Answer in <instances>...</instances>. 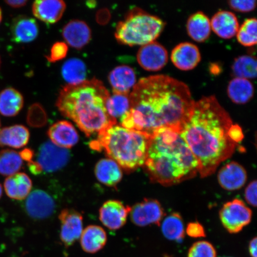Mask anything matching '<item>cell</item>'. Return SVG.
<instances>
[{"label":"cell","instance_id":"1","mask_svg":"<svg viewBox=\"0 0 257 257\" xmlns=\"http://www.w3.org/2000/svg\"><path fill=\"white\" fill-rule=\"evenodd\" d=\"M128 96L130 109L120 126L150 136L162 127L181 130L195 102L185 83L163 75L141 79Z\"/></svg>","mask_w":257,"mask_h":257},{"label":"cell","instance_id":"2","mask_svg":"<svg viewBox=\"0 0 257 257\" xmlns=\"http://www.w3.org/2000/svg\"><path fill=\"white\" fill-rule=\"evenodd\" d=\"M233 124L214 96H203L195 101L180 134L197 159L202 178L216 172L238 146L231 133Z\"/></svg>","mask_w":257,"mask_h":257},{"label":"cell","instance_id":"3","mask_svg":"<svg viewBox=\"0 0 257 257\" xmlns=\"http://www.w3.org/2000/svg\"><path fill=\"white\" fill-rule=\"evenodd\" d=\"M176 127L159 128L151 135L144 166L151 181L163 186L194 178L198 163Z\"/></svg>","mask_w":257,"mask_h":257},{"label":"cell","instance_id":"4","mask_svg":"<svg viewBox=\"0 0 257 257\" xmlns=\"http://www.w3.org/2000/svg\"><path fill=\"white\" fill-rule=\"evenodd\" d=\"M110 92L101 80L93 78L78 85H67L61 90L57 107L89 137L117 124L108 114L106 102Z\"/></svg>","mask_w":257,"mask_h":257},{"label":"cell","instance_id":"5","mask_svg":"<svg viewBox=\"0 0 257 257\" xmlns=\"http://www.w3.org/2000/svg\"><path fill=\"white\" fill-rule=\"evenodd\" d=\"M150 137L142 132L115 124L99 133L97 139L92 141L91 147L95 150H104L108 158L131 172L144 166Z\"/></svg>","mask_w":257,"mask_h":257},{"label":"cell","instance_id":"6","mask_svg":"<svg viewBox=\"0 0 257 257\" xmlns=\"http://www.w3.org/2000/svg\"><path fill=\"white\" fill-rule=\"evenodd\" d=\"M165 27V22L157 16L136 8L118 22L115 37L118 43L126 46H143L155 41Z\"/></svg>","mask_w":257,"mask_h":257},{"label":"cell","instance_id":"7","mask_svg":"<svg viewBox=\"0 0 257 257\" xmlns=\"http://www.w3.org/2000/svg\"><path fill=\"white\" fill-rule=\"evenodd\" d=\"M35 162H29V168L33 174L53 173L65 167L70 158L69 151L57 147L51 142L41 145Z\"/></svg>","mask_w":257,"mask_h":257},{"label":"cell","instance_id":"8","mask_svg":"<svg viewBox=\"0 0 257 257\" xmlns=\"http://www.w3.org/2000/svg\"><path fill=\"white\" fill-rule=\"evenodd\" d=\"M220 218L228 232L237 233L250 223L252 211L242 201L235 199L224 204L220 211Z\"/></svg>","mask_w":257,"mask_h":257},{"label":"cell","instance_id":"9","mask_svg":"<svg viewBox=\"0 0 257 257\" xmlns=\"http://www.w3.org/2000/svg\"><path fill=\"white\" fill-rule=\"evenodd\" d=\"M25 200V211L34 219H46L55 211L56 202L46 191L36 189L31 192Z\"/></svg>","mask_w":257,"mask_h":257},{"label":"cell","instance_id":"10","mask_svg":"<svg viewBox=\"0 0 257 257\" xmlns=\"http://www.w3.org/2000/svg\"><path fill=\"white\" fill-rule=\"evenodd\" d=\"M59 218L61 223L60 240L68 248L81 236L83 217L81 214L73 209H64L61 211Z\"/></svg>","mask_w":257,"mask_h":257},{"label":"cell","instance_id":"11","mask_svg":"<svg viewBox=\"0 0 257 257\" xmlns=\"http://www.w3.org/2000/svg\"><path fill=\"white\" fill-rule=\"evenodd\" d=\"M140 65L147 71L157 72L168 62V53L162 45L153 41L140 48L137 54Z\"/></svg>","mask_w":257,"mask_h":257},{"label":"cell","instance_id":"12","mask_svg":"<svg viewBox=\"0 0 257 257\" xmlns=\"http://www.w3.org/2000/svg\"><path fill=\"white\" fill-rule=\"evenodd\" d=\"M132 221L138 226L144 227L156 224L160 225L164 216V210L160 202L146 199L131 208Z\"/></svg>","mask_w":257,"mask_h":257},{"label":"cell","instance_id":"13","mask_svg":"<svg viewBox=\"0 0 257 257\" xmlns=\"http://www.w3.org/2000/svg\"><path fill=\"white\" fill-rule=\"evenodd\" d=\"M130 211V207L119 201L108 200L99 209V220L109 229H119L126 223Z\"/></svg>","mask_w":257,"mask_h":257},{"label":"cell","instance_id":"14","mask_svg":"<svg viewBox=\"0 0 257 257\" xmlns=\"http://www.w3.org/2000/svg\"><path fill=\"white\" fill-rule=\"evenodd\" d=\"M201 59V53L195 44L182 43L176 46L171 54V60L177 68L188 71L197 67Z\"/></svg>","mask_w":257,"mask_h":257},{"label":"cell","instance_id":"15","mask_svg":"<svg viewBox=\"0 0 257 257\" xmlns=\"http://www.w3.org/2000/svg\"><path fill=\"white\" fill-rule=\"evenodd\" d=\"M51 142L64 149H71L78 143L79 137L73 125L66 120L59 121L48 131Z\"/></svg>","mask_w":257,"mask_h":257},{"label":"cell","instance_id":"16","mask_svg":"<svg viewBox=\"0 0 257 257\" xmlns=\"http://www.w3.org/2000/svg\"><path fill=\"white\" fill-rule=\"evenodd\" d=\"M62 35L69 46L76 49H82L91 41L92 32L87 24L76 19L64 26Z\"/></svg>","mask_w":257,"mask_h":257},{"label":"cell","instance_id":"17","mask_svg":"<svg viewBox=\"0 0 257 257\" xmlns=\"http://www.w3.org/2000/svg\"><path fill=\"white\" fill-rule=\"evenodd\" d=\"M247 173L243 167L236 162L227 163L220 170L218 181L225 190L235 191L245 184Z\"/></svg>","mask_w":257,"mask_h":257},{"label":"cell","instance_id":"18","mask_svg":"<svg viewBox=\"0 0 257 257\" xmlns=\"http://www.w3.org/2000/svg\"><path fill=\"white\" fill-rule=\"evenodd\" d=\"M66 8V3L61 0H37L32 5V12L39 20L53 24L62 18Z\"/></svg>","mask_w":257,"mask_h":257},{"label":"cell","instance_id":"19","mask_svg":"<svg viewBox=\"0 0 257 257\" xmlns=\"http://www.w3.org/2000/svg\"><path fill=\"white\" fill-rule=\"evenodd\" d=\"M108 80L115 94L130 95L131 89L137 83L135 70L126 65L115 67L109 74Z\"/></svg>","mask_w":257,"mask_h":257},{"label":"cell","instance_id":"20","mask_svg":"<svg viewBox=\"0 0 257 257\" xmlns=\"http://www.w3.org/2000/svg\"><path fill=\"white\" fill-rule=\"evenodd\" d=\"M11 34L13 40L16 43H31L37 38L39 28L34 19L19 16L12 22Z\"/></svg>","mask_w":257,"mask_h":257},{"label":"cell","instance_id":"21","mask_svg":"<svg viewBox=\"0 0 257 257\" xmlns=\"http://www.w3.org/2000/svg\"><path fill=\"white\" fill-rule=\"evenodd\" d=\"M210 24L211 30L223 39L235 36L239 28L236 16L229 11H218L211 18Z\"/></svg>","mask_w":257,"mask_h":257},{"label":"cell","instance_id":"22","mask_svg":"<svg viewBox=\"0 0 257 257\" xmlns=\"http://www.w3.org/2000/svg\"><path fill=\"white\" fill-rule=\"evenodd\" d=\"M32 182L30 177L24 173H17L9 176L5 182V189L9 198L24 200L30 194Z\"/></svg>","mask_w":257,"mask_h":257},{"label":"cell","instance_id":"23","mask_svg":"<svg viewBox=\"0 0 257 257\" xmlns=\"http://www.w3.org/2000/svg\"><path fill=\"white\" fill-rule=\"evenodd\" d=\"M95 175L99 182L107 186L116 185L123 177L120 166L110 158L98 161L95 167Z\"/></svg>","mask_w":257,"mask_h":257},{"label":"cell","instance_id":"24","mask_svg":"<svg viewBox=\"0 0 257 257\" xmlns=\"http://www.w3.org/2000/svg\"><path fill=\"white\" fill-rule=\"evenodd\" d=\"M80 237L82 249L89 253L99 252L104 248L107 240V234L103 228L96 225L86 227Z\"/></svg>","mask_w":257,"mask_h":257},{"label":"cell","instance_id":"25","mask_svg":"<svg viewBox=\"0 0 257 257\" xmlns=\"http://www.w3.org/2000/svg\"><path fill=\"white\" fill-rule=\"evenodd\" d=\"M30 138V131L23 125L2 128L0 130V147L21 149L27 146Z\"/></svg>","mask_w":257,"mask_h":257},{"label":"cell","instance_id":"26","mask_svg":"<svg viewBox=\"0 0 257 257\" xmlns=\"http://www.w3.org/2000/svg\"><path fill=\"white\" fill-rule=\"evenodd\" d=\"M186 29L192 40L202 43L206 41L211 34L210 19L202 12H198L189 18Z\"/></svg>","mask_w":257,"mask_h":257},{"label":"cell","instance_id":"27","mask_svg":"<svg viewBox=\"0 0 257 257\" xmlns=\"http://www.w3.org/2000/svg\"><path fill=\"white\" fill-rule=\"evenodd\" d=\"M23 96L13 88H6L0 92V114L6 117L17 115L24 107Z\"/></svg>","mask_w":257,"mask_h":257},{"label":"cell","instance_id":"28","mask_svg":"<svg viewBox=\"0 0 257 257\" xmlns=\"http://www.w3.org/2000/svg\"><path fill=\"white\" fill-rule=\"evenodd\" d=\"M254 93L252 83L248 79L234 78L230 80L227 94L234 103L244 104L252 99Z\"/></svg>","mask_w":257,"mask_h":257},{"label":"cell","instance_id":"29","mask_svg":"<svg viewBox=\"0 0 257 257\" xmlns=\"http://www.w3.org/2000/svg\"><path fill=\"white\" fill-rule=\"evenodd\" d=\"M62 74L68 85H78L86 81L87 69L82 60L72 58L63 64Z\"/></svg>","mask_w":257,"mask_h":257},{"label":"cell","instance_id":"30","mask_svg":"<svg viewBox=\"0 0 257 257\" xmlns=\"http://www.w3.org/2000/svg\"><path fill=\"white\" fill-rule=\"evenodd\" d=\"M23 166L20 153L12 150L0 152V175L11 176L18 173Z\"/></svg>","mask_w":257,"mask_h":257},{"label":"cell","instance_id":"31","mask_svg":"<svg viewBox=\"0 0 257 257\" xmlns=\"http://www.w3.org/2000/svg\"><path fill=\"white\" fill-rule=\"evenodd\" d=\"M163 235L172 240H181L184 237V222L178 213H173L163 220L162 224Z\"/></svg>","mask_w":257,"mask_h":257},{"label":"cell","instance_id":"32","mask_svg":"<svg viewBox=\"0 0 257 257\" xmlns=\"http://www.w3.org/2000/svg\"><path fill=\"white\" fill-rule=\"evenodd\" d=\"M256 60L254 57L244 55L236 58L232 67L236 78L253 79L256 76Z\"/></svg>","mask_w":257,"mask_h":257},{"label":"cell","instance_id":"33","mask_svg":"<svg viewBox=\"0 0 257 257\" xmlns=\"http://www.w3.org/2000/svg\"><path fill=\"white\" fill-rule=\"evenodd\" d=\"M130 95L115 94L110 95L106 102L109 115L114 119L121 118L130 109Z\"/></svg>","mask_w":257,"mask_h":257},{"label":"cell","instance_id":"34","mask_svg":"<svg viewBox=\"0 0 257 257\" xmlns=\"http://www.w3.org/2000/svg\"><path fill=\"white\" fill-rule=\"evenodd\" d=\"M256 19H246L237 31V39L240 44L245 47H252L256 44Z\"/></svg>","mask_w":257,"mask_h":257},{"label":"cell","instance_id":"35","mask_svg":"<svg viewBox=\"0 0 257 257\" xmlns=\"http://www.w3.org/2000/svg\"><path fill=\"white\" fill-rule=\"evenodd\" d=\"M188 257H217V252L211 243L201 240L193 244L189 250Z\"/></svg>","mask_w":257,"mask_h":257},{"label":"cell","instance_id":"36","mask_svg":"<svg viewBox=\"0 0 257 257\" xmlns=\"http://www.w3.org/2000/svg\"><path fill=\"white\" fill-rule=\"evenodd\" d=\"M27 121L29 124L33 127L44 126L47 121L46 111L39 104H32L29 108Z\"/></svg>","mask_w":257,"mask_h":257},{"label":"cell","instance_id":"37","mask_svg":"<svg viewBox=\"0 0 257 257\" xmlns=\"http://www.w3.org/2000/svg\"><path fill=\"white\" fill-rule=\"evenodd\" d=\"M68 52V47L67 44L62 42H57L51 48L49 55L46 56L48 62L55 63L62 60L67 56Z\"/></svg>","mask_w":257,"mask_h":257},{"label":"cell","instance_id":"38","mask_svg":"<svg viewBox=\"0 0 257 257\" xmlns=\"http://www.w3.org/2000/svg\"><path fill=\"white\" fill-rule=\"evenodd\" d=\"M228 4L231 9L240 12H251L256 7L255 0H230L228 2Z\"/></svg>","mask_w":257,"mask_h":257},{"label":"cell","instance_id":"39","mask_svg":"<svg viewBox=\"0 0 257 257\" xmlns=\"http://www.w3.org/2000/svg\"><path fill=\"white\" fill-rule=\"evenodd\" d=\"M186 233L193 238H199L205 236V230L203 226L198 222L189 223L186 227Z\"/></svg>","mask_w":257,"mask_h":257},{"label":"cell","instance_id":"40","mask_svg":"<svg viewBox=\"0 0 257 257\" xmlns=\"http://www.w3.org/2000/svg\"><path fill=\"white\" fill-rule=\"evenodd\" d=\"M245 197L248 203L256 206V181L250 182L247 186L245 191Z\"/></svg>","mask_w":257,"mask_h":257},{"label":"cell","instance_id":"41","mask_svg":"<svg viewBox=\"0 0 257 257\" xmlns=\"http://www.w3.org/2000/svg\"><path fill=\"white\" fill-rule=\"evenodd\" d=\"M96 21L99 25H107L111 19V14L110 11L108 9L103 8L96 13Z\"/></svg>","mask_w":257,"mask_h":257},{"label":"cell","instance_id":"42","mask_svg":"<svg viewBox=\"0 0 257 257\" xmlns=\"http://www.w3.org/2000/svg\"><path fill=\"white\" fill-rule=\"evenodd\" d=\"M5 3L13 8H21L27 4V0H7Z\"/></svg>","mask_w":257,"mask_h":257},{"label":"cell","instance_id":"43","mask_svg":"<svg viewBox=\"0 0 257 257\" xmlns=\"http://www.w3.org/2000/svg\"><path fill=\"white\" fill-rule=\"evenodd\" d=\"M256 237L253 238L250 241L249 245V251L250 256L252 257H256Z\"/></svg>","mask_w":257,"mask_h":257},{"label":"cell","instance_id":"44","mask_svg":"<svg viewBox=\"0 0 257 257\" xmlns=\"http://www.w3.org/2000/svg\"><path fill=\"white\" fill-rule=\"evenodd\" d=\"M87 3H89V5H87V6H89V8H93L95 7L96 2L91 1Z\"/></svg>","mask_w":257,"mask_h":257},{"label":"cell","instance_id":"45","mask_svg":"<svg viewBox=\"0 0 257 257\" xmlns=\"http://www.w3.org/2000/svg\"><path fill=\"white\" fill-rule=\"evenodd\" d=\"M3 195V187L1 184H0V198H2Z\"/></svg>","mask_w":257,"mask_h":257},{"label":"cell","instance_id":"46","mask_svg":"<svg viewBox=\"0 0 257 257\" xmlns=\"http://www.w3.org/2000/svg\"><path fill=\"white\" fill-rule=\"evenodd\" d=\"M2 21V11L1 8H0V23Z\"/></svg>","mask_w":257,"mask_h":257},{"label":"cell","instance_id":"47","mask_svg":"<svg viewBox=\"0 0 257 257\" xmlns=\"http://www.w3.org/2000/svg\"><path fill=\"white\" fill-rule=\"evenodd\" d=\"M1 63H2L1 58H0V66H1Z\"/></svg>","mask_w":257,"mask_h":257},{"label":"cell","instance_id":"48","mask_svg":"<svg viewBox=\"0 0 257 257\" xmlns=\"http://www.w3.org/2000/svg\"><path fill=\"white\" fill-rule=\"evenodd\" d=\"M165 257H171V256H168V255H166Z\"/></svg>","mask_w":257,"mask_h":257},{"label":"cell","instance_id":"49","mask_svg":"<svg viewBox=\"0 0 257 257\" xmlns=\"http://www.w3.org/2000/svg\"><path fill=\"white\" fill-rule=\"evenodd\" d=\"M0 126H1V120H0Z\"/></svg>","mask_w":257,"mask_h":257}]
</instances>
